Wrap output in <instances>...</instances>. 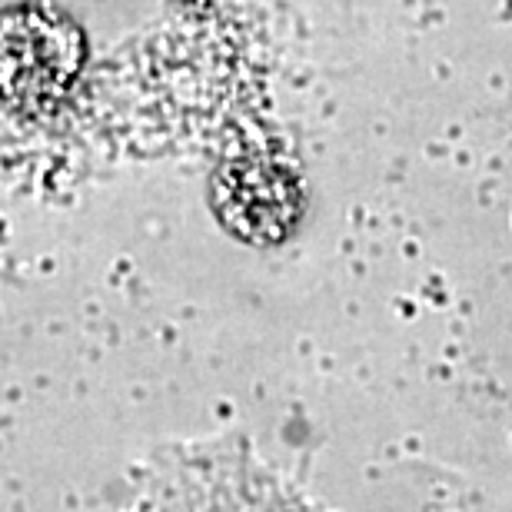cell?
Listing matches in <instances>:
<instances>
[{"instance_id":"obj_1","label":"cell","mask_w":512,"mask_h":512,"mask_svg":"<svg viewBox=\"0 0 512 512\" xmlns=\"http://www.w3.org/2000/svg\"><path fill=\"white\" fill-rule=\"evenodd\" d=\"M84 64V37L44 4L0 10V97L44 107L64 97Z\"/></svg>"},{"instance_id":"obj_2","label":"cell","mask_w":512,"mask_h":512,"mask_svg":"<svg viewBox=\"0 0 512 512\" xmlns=\"http://www.w3.org/2000/svg\"><path fill=\"white\" fill-rule=\"evenodd\" d=\"M213 210L243 240L280 243L300 220V177L280 160H230L213 177Z\"/></svg>"},{"instance_id":"obj_3","label":"cell","mask_w":512,"mask_h":512,"mask_svg":"<svg viewBox=\"0 0 512 512\" xmlns=\"http://www.w3.org/2000/svg\"><path fill=\"white\" fill-rule=\"evenodd\" d=\"M213 489V503L210 509H190V512H303L300 506L286 503L283 493L266 483H247V479H217Z\"/></svg>"}]
</instances>
